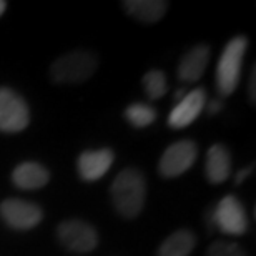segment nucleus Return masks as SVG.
<instances>
[{"label":"nucleus","instance_id":"obj_1","mask_svg":"<svg viewBox=\"0 0 256 256\" xmlns=\"http://www.w3.org/2000/svg\"><path fill=\"white\" fill-rule=\"evenodd\" d=\"M115 210L126 220L136 218L142 213L146 198V180L136 168L122 170L110 186Z\"/></svg>","mask_w":256,"mask_h":256},{"label":"nucleus","instance_id":"obj_2","mask_svg":"<svg viewBox=\"0 0 256 256\" xmlns=\"http://www.w3.org/2000/svg\"><path fill=\"white\" fill-rule=\"evenodd\" d=\"M246 48L248 38L244 35L233 37L224 47L216 66V90L222 96L232 95L238 86Z\"/></svg>","mask_w":256,"mask_h":256},{"label":"nucleus","instance_id":"obj_3","mask_svg":"<svg viewBox=\"0 0 256 256\" xmlns=\"http://www.w3.org/2000/svg\"><path fill=\"white\" fill-rule=\"evenodd\" d=\"M98 57L88 50H75L58 57L50 66V76L55 84H82L95 74Z\"/></svg>","mask_w":256,"mask_h":256},{"label":"nucleus","instance_id":"obj_4","mask_svg":"<svg viewBox=\"0 0 256 256\" xmlns=\"http://www.w3.org/2000/svg\"><path fill=\"white\" fill-rule=\"evenodd\" d=\"M30 124L28 105L17 92L0 86V132L17 133Z\"/></svg>","mask_w":256,"mask_h":256},{"label":"nucleus","instance_id":"obj_5","mask_svg":"<svg viewBox=\"0 0 256 256\" xmlns=\"http://www.w3.org/2000/svg\"><path fill=\"white\" fill-rule=\"evenodd\" d=\"M58 242L72 253H90L98 244V233L84 220H65L57 228Z\"/></svg>","mask_w":256,"mask_h":256},{"label":"nucleus","instance_id":"obj_6","mask_svg":"<svg viewBox=\"0 0 256 256\" xmlns=\"http://www.w3.org/2000/svg\"><path fill=\"white\" fill-rule=\"evenodd\" d=\"M212 223L223 233L232 234V236H242L248 230L246 210L236 196L228 194L218 202L212 214Z\"/></svg>","mask_w":256,"mask_h":256},{"label":"nucleus","instance_id":"obj_7","mask_svg":"<svg viewBox=\"0 0 256 256\" xmlns=\"http://www.w3.org/2000/svg\"><path fill=\"white\" fill-rule=\"evenodd\" d=\"M198 155L196 143L192 140L175 142L163 152L158 163V172L163 178H176L193 166Z\"/></svg>","mask_w":256,"mask_h":256},{"label":"nucleus","instance_id":"obj_8","mask_svg":"<svg viewBox=\"0 0 256 256\" xmlns=\"http://www.w3.org/2000/svg\"><path fill=\"white\" fill-rule=\"evenodd\" d=\"M0 216L14 230H32L42 222L44 212L38 204L27 200L8 198L0 203Z\"/></svg>","mask_w":256,"mask_h":256},{"label":"nucleus","instance_id":"obj_9","mask_svg":"<svg viewBox=\"0 0 256 256\" xmlns=\"http://www.w3.org/2000/svg\"><path fill=\"white\" fill-rule=\"evenodd\" d=\"M206 106V92L204 88H194L178 102L168 116V125L173 128H185L198 118L203 108Z\"/></svg>","mask_w":256,"mask_h":256},{"label":"nucleus","instance_id":"obj_10","mask_svg":"<svg viewBox=\"0 0 256 256\" xmlns=\"http://www.w3.org/2000/svg\"><path fill=\"white\" fill-rule=\"evenodd\" d=\"M115 162V153L110 148L86 150L78 156V175L84 182H96L110 170Z\"/></svg>","mask_w":256,"mask_h":256},{"label":"nucleus","instance_id":"obj_11","mask_svg":"<svg viewBox=\"0 0 256 256\" xmlns=\"http://www.w3.org/2000/svg\"><path fill=\"white\" fill-rule=\"evenodd\" d=\"M210 60V47L208 45H194L188 52L183 55L180 60V65H178V78L182 82H186V84H193L202 78V75L206 70Z\"/></svg>","mask_w":256,"mask_h":256},{"label":"nucleus","instance_id":"obj_12","mask_svg":"<svg viewBox=\"0 0 256 256\" xmlns=\"http://www.w3.org/2000/svg\"><path fill=\"white\" fill-rule=\"evenodd\" d=\"M204 175L210 183H223L232 175V155L224 145H213L206 153L204 160Z\"/></svg>","mask_w":256,"mask_h":256},{"label":"nucleus","instance_id":"obj_13","mask_svg":"<svg viewBox=\"0 0 256 256\" xmlns=\"http://www.w3.org/2000/svg\"><path fill=\"white\" fill-rule=\"evenodd\" d=\"M50 180V173L44 165L35 162H25L15 166L12 172L14 185L20 190H38Z\"/></svg>","mask_w":256,"mask_h":256},{"label":"nucleus","instance_id":"obj_14","mask_svg":"<svg viewBox=\"0 0 256 256\" xmlns=\"http://www.w3.org/2000/svg\"><path fill=\"white\" fill-rule=\"evenodd\" d=\"M124 7L138 22L155 24L165 17L168 2H163V0H125Z\"/></svg>","mask_w":256,"mask_h":256},{"label":"nucleus","instance_id":"obj_15","mask_svg":"<svg viewBox=\"0 0 256 256\" xmlns=\"http://www.w3.org/2000/svg\"><path fill=\"white\" fill-rule=\"evenodd\" d=\"M196 244V236L190 230H176L160 244L156 256H190Z\"/></svg>","mask_w":256,"mask_h":256},{"label":"nucleus","instance_id":"obj_16","mask_svg":"<svg viewBox=\"0 0 256 256\" xmlns=\"http://www.w3.org/2000/svg\"><path fill=\"white\" fill-rule=\"evenodd\" d=\"M125 118L135 128H143L156 120V110L146 104H132L126 106Z\"/></svg>","mask_w":256,"mask_h":256},{"label":"nucleus","instance_id":"obj_17","mask_svg":"<svg viewBox=\"0 0 256 256\" xmlns=\"http://www.w3.org/2000/svg\"><path fill=\"white\" fill-rule=\"evenodd\" d=\"M143 88H145L148 98L150 100H158L166 94L168 84H166V76L162 70H150L146 72L143 76Z\"/></svg>","mask_w":256,"mask_h":256},{"label":"nucleus","instance_id":"obj_18","mask_svg":"<svg viewBox=\"0 0 256 256\" xmlns=\"http://www.w3.org/2000/svg\"><path fill=\"white\" fill-rule=\"evenodd\" d=\"M206 256H248L244 250L236 243H226V242H214L208 248Z\"/></svg>","mask_w":256,"mask_h":256},{"label":"nucleus","instance_id":"obj_19","mask_svg":"<svg viewBox=\"0 0 256 256\" xmlns=\"http://www.w3.org/2000/svg\"><path fill=\"white\" fill-rule=\"evenodd\" d=\"M254 80H256V68H254V66H253V70H252V75H250V82H248V95H250V102H252V105H254V98H256Z\"/></svg>","mask_w":256,"mask_h":256},{"label":"nucleus","instance_id":"obj_20","mask_svg":"<svg viewBox=\"0 0 256 256\" xmlns=\"http://www.w3.org/2000/svg\"><path fill=\"white\" fill-rule=\"evenodd\" d=\"M222 108H223L222 100H210V104L206 106V112H208V115H216Z\"/></svg>","mask_w":256,"mask_h":256},{"label":"nucleus","instance_id":"obj_21","mask_svg":"<svg viewBox=\"0 0 256 256\" xmlns=\"http://www.w3.org/2000/svg\"><path fill=\"white\" fill-rule=\"evenodd\" d=\"M253 173V166H246V168H243L242 172H238L236 173V176H234V183L236 185H240V183H243L244 180H246V176H250Z\"/></svg>","mask_w":256,"mask_h":256},{"label":"nucleus","instance_id":"obj_22","mask_svg":"<svg viewBox=\"0 0 256 256\" xmlns=\"http://www.w3.org/2000/svg\"><path fill=\"white\" fill-rule=\"evenodd\" d=\"M185 95H186L185 88H180V90H178L176 94H175V98H176V100H182V98H183V96H185Z\"/></svg>","mask_w":256,"mask_h":256},{"label":"nucleus","instance_id":"obj_23","mask_svg":"<svg viewBox=\"0 0 256 256\" xmlns=\"http://www.w3.org/2000/svg\"><path fill=\"white\" fill-rule=\"evenodd\" d=\"M5 8H7V2H4V0H0V15L5 12Z\"/></svg>","mask_w":256,"mask_h":256}]
</instances>
